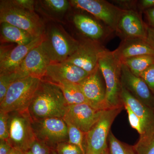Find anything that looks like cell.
I'll use <instances>...</instances> for the list:
<instances>
[{"instance_id": "obj_1", "label": "cell", "mask_w": 154, "mask_h": 154, "mask_svg": "<svg viewBox=\"0 0 154 154\" xmlns=\"http://www.w3.org/2000/svg\"><path fill=\"white\" fill-rule=\"evenodd\" d=\"M68 106L58 86L42 79L28 110L32 120L63 118Z\"/></svg>"}, {"instance_id": "obj_2", "label": "cell", "mask_w": 154, "mask_h": 154, "mask_svg": "<svg viewBox=\"0 0 154 154\" xmlns=\"http://www.w3.org/2000/svg\"><path fill=\"white\" fill-rule=\"evenodd\" d=\"M80 42L72 37L61 25L53 24L45 28L41 45L51 63L65 61L74 53Z\"/></svg>"}, {"instance_id": "obj_3", "label": "cell", "mask_w": 154, "mask_h": 154, "mask_svg": "<svg viewBox=\"0 0 154 154\" xmlns=\"http://www.w3.org/2000/svg\"><path fill=\"white\" fill-rule=\"evenodd\" d=\"M0 22H5L27 31L34 38L43 36L45 27L35 12L17 5L13 0L0 1Z\"/></svg>"}, {"instance_id": "obj_4", "label": "cell", "mask_w": 154, "mask_h": 154, "mask_svg": "<svg viewBox=\"0 0 154 154\" xmlns=\"http://www.w3.org/2000/svg\"><path fill=\"white\" fill-rule=\"evenodd\" d=\"M122 63L113 51L107 49L102 54L98 62L106 85V102L109 108L122 105L120 98Z\"/></svg>"}, {"instance_id": "obj_5", "label": "cell", "mask_w": 154, "mask_h": 154, "mask_svg": "<svg viewBox=\"0 0 154 154\" xmlns=\"http://www.w3.org/2000/svg\"><path fill=\"white\" fill-rule=\"evenodd\" d=\"M41 80L30 76L15 81L0 103V110L10 113L27 110Z\"/></svg>"}, {"instance_id": "obj_6", "label": "cell", "mask_w": 154, "mask_h": 154, "mask_svg": "<svg viewBox=\"0 0 154 154\" xmlns=\"http://www.w3.org/2000/svg\"><path fill=\"white\" fill-rule=\"evenodd\" d=\"M8 142L14 148L26 152L36 140L28 110L9 113Z\"/></svg>"}, {"instance_id": "obj_7", "label": "cell", "mask_w": 154, "mask_h": 154, "mask_svg": "<svg viewBox=\"0 0 154 154\" xmlns=\"http://www.w3.org/2000/svg\"><path fill=\"white\" fill-rule=\"evenodd\" d=\"M122 105L104 110L99 120L86 133L85 154H102L108 150L107 139L113 121Z\"/></svg>"}, {"instance_id": "obj_8", "label": "cell", "mask_w": 154, "mask_h": 154, "mask_svg": "<svg viewBox=\"0 0 154 154\" xmlns=\"http://www.w3.org/2000/svg\"><path fill=\"white\" fill-rule=\"evenodd\" d=\"M37 140L54 149L59 144L68 141L67 126L63 118L52 117L32 120Z\"/></svg>"}, {"instance_id": "obj_9", "label": "cell", "mask_w": 154, "mask_h": 154, "mask_svg": "<svg viewBox=\"0 0 154 154\" xmlns=\"http://www.w3.org/2000/svg\"><path fill=\"white\" fill-rule=\"evenodd\" d=\"M71 5L88 12L102 21L111 31L116 30L119 19L124 10L104 0H71Z\"/></svg>"}, {"instance_id": "obj_10", "label": "cell", "mask_w": 154, "mask_h": 154, "mask_svg": "<svg viewBox=\"0 0 154 154\" xmlns=\"http://www.w3.org/2000/svg\"><path fill=\"white\" fill-rule=\"evenodd\" d=\"M106 50L98 42L85 39L80 42L78 49L65 61L91 74L98 67L99 58Z\"/></svg>"}, {"instance_id": "obj_11", "label": "cell", "mask_w": 154, "mask_h": 154, "mask_svg": "<svg viewBox=\"0 0 154 154\" xmlns=\"http://www.w3.org/2000/svg\"><path fill=\"white\" fill-rule=\"evenodd\" d=\"M104 110L94 107L88 103L68 105L63 119L65 122L87 133L98 121Z\"/></svg>"}, {"instance_id": "obj_12", "label": "cell", "mask_w": 154, "mask_h": 154, "mask_svg": "<svg viewBox=\"0 0 154 154\" xmlns=\"http://www.w3.org/2000/svg\"><path fill=\"white\" fill-rule=\"evenodd\" d=\"M51 63L49 57L40 44L30 51L14 72L16 79L30 76L42 79Z\"/></svg>"}, {"instance_id": "obj_13", "label": "cell", "mask_w": 154, "mask_h": 154, "mask_svg": "<svg viewBox=\"0 0 154 154\" xmlns=\"http://www.w3.org/2000/svg\"><path fill=\"white\" fill-rule=\"evenodd\" d=\"M121 83L134 97L154 111V94L142 79L133 74L122 63Z\"/></svg>"}, {"instance_id": "obj_14", "label": "cell", "mask_w": 154, "mask_h": 154, "mask_svg": "<svg viewBox=\"0 0 154 154\" xmlns=\"http://www.w3.org/2000/svg\"><path fill=\"white\" fill-rule=\"evenodd\" d=\"M90 74L72 64L64 61L51 63L48 66L45 77L47 81L54 83L79 84Z\"/></svg>"}, {"instance_id": "obj_15", "label": "cell", "mask_w": 154, "mask_h": 154, "mask_svg": "<svg viewBox=\"0 0 154 154\" xmlns=\"http://www.w3.org/2000/svg\"><path fill=\"white\" fill-rule=\"evenodd\" d=\"M99 66L79 84L83 94L91 105L101 110L108 109L106 102V90L101 82Z\"/></svg>"}, {"instance_id": "obj_16", "label": "cell", "mask_w": 154, "mask_h": 154, "mask_svg": "<svg viewBox=\"0 0 154 154\" xmlns=\"http://www.w3.org/2000/svg\"><path fill=\"white\" fill-rule=\"evenodd\" d=\"M115 32L122 40L146 39V29L139 14L134 10H124L119 19Z\"/></svg>"}, {"instance_id": "obj_17", "label": "cell", "mask_w": 154, "mask_h": 154, "mask_svg": "<svg viewBox=\"0 0 154 154\" xmlns=\"http://www.w3.org/2000/svg\"><path fill=\"white\" fill-rule=\"evenodd\" d=\"M42 36L24 45H17L11 50L1 49L0 73H12L16 71L29 52L41 44Z\"/></svg>"}, {"instance_id": "obj_18", "label": "cell", "mask_w": 154, "mask_h": 154, "mask_svg": "<svg viewBox=\"0 0 154 154\" xmlns=\"http://www.w3.org/2000/svg\"><path fill=\"white\" fill-rule=\"evenodd\" d=\"M120 98L122 104L128 105L140 119L143 129V135L151 132L154 130L153 110L136 99L122 86Z\"/></svg>"}, {"instance_id": "obj_19", "label": "cell", "mask_w": 154, "mask_h": 154, "mask_svg": "<svg viewBox=\"0 0 154 154\" xmlns=\"http://www.w3.org/2000/svg\"><path fill=\"white\" fill-rule=\"evenodd\" d=\"M122 62L128 59L139 56L154 55V50L142 38H131L122 40L117 49L113 51Z\"/></svg>"}, {"instance_id": "obj_20", "label": "cell", "mask_w": 154, "mask_h": 154, "mask_svg": "<svg viewBox=\"0 0 154 154\" xmlns=\"http://www.w3.org/2000/svg\"><path fill=\"white\" fill-rule=\"evenodd\" d=\"M73 22L76 28L88 39L99 42L108 36V30L87 15L75 14L73 17Z\"/></svg>"}, {"instance_id": "obj_21", "label": "cell", "mask_w": 154, "mask_h": 154, "mask_svg": "<svg viewBox=\"0 0 154 154\" xmlns=\"http://www.w3.org/2000/svg\"><path fill=\"white\" fill-rule=\"evenodd\" d=\"M1 34L5 41L14 42L17 45L28 44L36 38L27 31L5 22L1 23Z\"/></svg>"}, {"instance_id": "obj_22", "label": "cell", "mask_w": 154, "mask_h": 154, "mask_svg": "<svg viewBox=\"0 0 154 154\" xmlns=\"http://www.w3.org/2000/svg\"><path fill=\"white\" fill-rule=\"evenodd\" d=\"M56 85L62 92L68 105L88 103L79 84L66 82L59 83Z\"/></svg>"}, {"instance_id": "obj_23", "label": "cell", "mask_w": 154, "mask_h": 154, "mask_svg": "<svg viewBox=\"0 0 154 154\" xmlns=\"http://www.w3.org/2000/svg\"><path fill=\"white\" fill-rule=\"evenodd\" d=\"M122 63L128 68L133 74L139 77L141 73L154 64V55L139 56L128 59Z\"/></svg>"}, {"instance_id": "obj_24", "label": "cell", "mask_w": 154, "mask_h": 154, "mask_svg": "<svg viewBox=\"0 0 154 154\" xmlns=\"http://www.w3.org/2000/svg\"><path fill=\"white\" fill-rule=\"evenodd\" d=\"M66 123L67 126V142L79 147L85 154L86 133L73 125L68 122Z\"/></svg>"}, {"instance_id": "obj_25", "label": "cell", "mask_w": 154, "mask_h": 154, "mask_svg": "<svg viewBox=\"0 0 154 154\" xmlns=\"http://www.w3.org/2000/svg\"><path fill=\"white\" fill-rule=\"evenodd\" d=\"M133 148L137 154H154V130L140 136Z\"/></svg>"}, {"instance_id": "obj_26", "label": "cell", "mask_w": 154, "mask_h": 154, "mask_svg": "<svg viewBox=\"0 0 154 154\" xmlns=\"http://www.w3.org/2000/svg\"><path fill=\"white\" fill-rule=\"evenodd\" d=\"M110 154H137L131 146L118 140L111 131L108 135Z\"/></svg>"}, {"instance_id": "obj_27", "label": "cell", "mask_w": 154, "mask_h": 154, "mask_svg": "<svg viewBox=\"0 0 154 154\" xmlns=\"http://www.w3.org/2000/svg\"><path fill=\"white\" fill-rule=\"evenodd\" d=\"M40 2L45 8L55 14H63L70 5V2L66 0H44Z\"/></svg>"}, {"instance_id": "obj_28", "label": "cell", "mask_w": 154, "mask_h": 154, "mask_svg": "<svg viewBox=\"0 0 154 154\" xmlns=\"http://www.w3.org/2000/svg\"><path fill=\"white\" fill-rule=\"evenodd\" d=\"M16 80L14 72L0 73V103L5 98L11 84Z\"/></svg>"}, {"instance_id": "obj_29", "label": "cell", "mask_w": 154, "mask_h": 154, "mask_svg": "<svg viewBox=\"0 0 154 154\" xmlns=\"http://www.w3.org/2000/svg\"><path fill=\"white\" fill-rule=\"evenodd\" d=\"M54 150L58 154H85L79 147L67 142L59 144Z\"/></svg>"}, {"instance_id": "obj_30", "label": "cell", "mask_w": 154, "mask_h": 154, "mask_svg": "<svg viewBox=\"0 0 154 154\" xmlns=\"http://www.w3.org/2000/svg\"><path fill=\"white\" fill-rule=\"evenodd\" d=\"M9 113L0 110V140H8Z\"/></svg>"}, {"instance_id": "obj_31", "label": "cell", "mask_w": 154, "mask_h": 154, "mask_svg": "<svg viewBox=\"0 0 154 154\" xmlns=\"http://www.w3.org/2000/svg\"><path fill=\"white\" fill-rule=\"evenodd\" d=\"M124 105L128 115V120L131 126L135 129L140 136L143 134V129L140 119L128 105Z\"/></svg>"}, {"instance_id": "obj_32", "label": "cell", "mask_w": 154, "mask_h": 154, "mask_svg": "<svg viewBox=\"0 0 154 154\" xmlns=\"http://www.w3.org/2000/svg\"><path fill=\"white\" fill-rule=\"evenodd\" d=\"M51 149L45 144L36 140L25 154H50Z\"/></svg>"}, {"instance_id": "obj_33", "label": "cell", "mask_w": 154, "mask_h": 154, "mask_svg": "<svg viewBox=\"0 0 154 154\" xmlns=\"http://www.w3.org/2000/svg\"><path fill=\"white\" fill-rule=\"evenodd\" d=\"M154 94V64L146 69L140 75Z\"/></svg>"}, {"instance_id": "obj_34", "label": "cell", "mask_w": 154, "mask_h": 154, "mask_svg": "<svg viewBox=\"0 0 154 154\" xmlns=\"http://www.w3.org/2000/svg\"><path fill=\"white\" fill-rule=\"evenodd\" d=\"M16 5L22 8L34 12L35 1L33 0H13Z\"/></svg>"}, {"instance_id": "obj_35", "label": "cell", "mask_w": 154, "mask_h": 154, "mask_svg": "<svg viewBox=\"0 0 154 154\" xmlns=\"http://www.w3.org/2000/svg\"><path fill=\"white\" fill-rule=\"evenodd\" d=\"M13 148L8 141L0 140V154H7Z\"/></svg>"}, {"instance_id": "obj_36", "label": "cell", "mask_w": 154, "mask_h": 154, "mask_svg": "<svg viewBox=\"0 0 154 154\" xmlns=\"http://www.w3.org/2000/svg\"><path fill=\"white\" fill-rule=\"evenodd\" d=\"M146 40L154 50V28H147Z\"/></svg>"}, {"instance_id": "obj_37", "label": "cell", "mask_w": 154, "mask_h": 154, "mask_svg": "<svg viewBox=\"0 0 154 154\" xmlns=\"http://www.w3.org/2000/svg\"><path fill=\"white\" fill-rule=\"evenodd\" d=\"M138 6L141 9H150L154 7V0H142L139 2Z\"/></svg>"}, {"instance_id": "obj_38", "label": "cell", "mask_w": 154, "mask_h": 154, "mask_svg": "<svg viewBox=\"0 0 154 154\" xmlns=\"http://www.w3.org/2000/svg\"><path fill=\"white\" fill-rule=\"evenodd\" d=\"M147 16L150 24L154 26V8L147 9L146 11Z\"/></svg>"}, {"instance_id": "obj_39", "label": "cell", "mask_w": 154, "mask_h": 154, "mask_svg": "<svg viewBox=\"0 0 154 154\" xmlns=\"http://www.w3.org/2000/svg\"><path fill=\"white\" fill-rule=\"evenodd\" d=\"M7 154H25V153L22 151L19 150V149H17L14 148L13 147L11 151Z\"/></svg>"}, {"instance_id": "obj_40", "label": "cell", "mask_w": 154, "mask_h": 154, "mask_svg": "<svg viewBox=\"0 0 154 154\" xmlns=\"http://www.w3.org/2000/svg\"><path fill=\"white\" fill-rule=\"evenodd\" d=\"M50 154H58L57 153V152L54 149H52L51 151Z\"/></svg>"}, {"instance_id": "obj_41", "label": "cell", "mask_w": 154, "mask_h": 154, "mask_svg": "<svg viewBox=\"0 0 154 154\" xmlns=\"http://www.w3.org/2000/svg\"><path fill=\"white\" fill-rule=\"evenodd\" d=\"M102 154H110V152H109V151H108V149L107 150V151H106L105 152H104V153Z\"/></svg>"}]
</instances>
